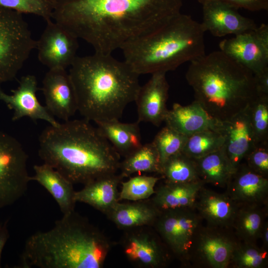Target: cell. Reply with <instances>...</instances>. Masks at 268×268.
<instances>
[{
	"label": "cell",
	"instance_id": "cell-1",
	"mask_svg": "<svg viewBox=\"0 0 268 268\" xmlns=\"http://www.w3.org/2000/svg\"><path fill=\"white\" fill-rule=\"evenodd\" d=\"M52 18L94 52L112 54L181 13L182 0H53Z\"/></svg>",
	"mask_w": 268,
	"mask_h": 268
},
{
	"label": "cell",
	"instance_id": "cell-2",
	"mask_svg": "<svg viewBox=\"0 0 268 268\" xmlns=\"http://www.w3.org/2000/svg\"><path fill=\"white\" fill-rule=\"evenodd\" d=\"M38 154L73 184L117 173L120 154L98 127L85 119L50 125L41 134Z\"/></svg>",
	"mask_w": 268,
	"mask_h": 268
},
{
	"label": "cell",
	"instance_id": "cell-3",
	"mask_svg": "<svg viewBox=\"0 0 268 268\" xmlns=\"http://www.w3.org/2000/svg\"><path fill=\"white\" fill-rule=\"evenodd\" d=\"M112 246L102 231L74 210L49 230L27 238L19 267L102 268Z\"/></svg>",
	"mask_w": 268,
	"mask_h": 268
},
{
	"label": "cell",
	"instance_id": "cell-4",
	"mask_svg": "<svg viewBox=\"0 0 268 268\" xmlns=\"http://www.w3.org/2000/svg\"><path fill=\"white\" fill-rule=\"evenodd\" d=\"M70 67L77 111L84 119L95 123L119 120L126 107L134 101L140 86L139 75L124 60L94 52L77 56Z\"/></svg>",
	"mask_w": 268,
	"mask_h": 268
},
{
	"label": "cell",
	"instance_id": "cell-5",
	"mask_svg": "<svg viewBox=\"0 0 268 268\" xmlns=\"http://www.w3.org/2000/svg\"><path fill=\"white\" fill-rule=\"evenodd\" d=\"M186 78L195 100L219 121L243 110L257 96L254 74L220 50L190 62Z\"/></svg>",
	"mask_w": 268,
	"mask_h": 268
},
{
	"label": "cell",
	"instance_id": "cell-6",
	"mask_svg": "<svg viewBox=\"0 0 268 268\" xmlns=\"http://www.w3.org/2000/svg\"><path fill=\"white\" fill-rule=\"evenodd\" d=\"M204 32L201 23L180 13L121 50L124 60L138 75L167 73L205 54Z\"/></svg>",
	"mask_w": 268,
	"mask_h": 268
},
{
	"label": "cell",
	"instance_id": "cell-7",
	"mask_svg": "<svg viewBox=\"0 0 268 268\" xmlns=\"http://www.w3.org/2000/svg\"><path fill=\"white\" fill-rule=\"evenodd\" d=\"M36 46L22 14L0 7V86L15 78Z\"/></svg>",
	"mask_w": 268,
	"mask_h": 268
},
{
	"label": "cell",
	"instance_id": "cell-8",
	"mask_svg": "<svg viewBox=\"0 0 268 268\" xmlns=\"http://www.w3.org/2000/svg\"><path fill=\"white\" fill-rule=\"evenodd\" d=\"M204 225L193 207L161 211L152 227L171 255L187 264L196 237Z\"/></svg>",
	"mask_w": 268,
	"mask_h": 268
},
{
	"label": "cell",
	"instance_id": "cell-9",
	"mask_svg": "<svg viewBox=\"0 0 268 268\" xmlns=\"http://www.w3.org/2000/svg\"><path fill=\"white\" fill-rule=\"evenodd\" d=\"M27 160L18 140L0 131V209L13 204L26 192L31 181Z\"/></svg>",
	"mask_w": 268,
	"mask_h": 268
},
{
	"label": "cell",
	"instance_id": "cell-10",
	"mask_svg": "<svg viewBox=\"0 0 268 268\" xmlns=\"http://www.w3.org/2000/svg\"><path fill=\"white\" fill-rule=\"evenodd\" d=\"M239 242L232 228L204 224L193 244L188 263L209 268H229L234 250Z\"/></svg>",
	"mask_w": 268,
	"mask_h": 268
},
{
	"label": "cell",
	"instance_id": "cell-11",
	"mask_svg": "<svg viewBox=\"0 0 268 268\" xmlns=\"http://www.w3.org/2000/svg\"><path fill=\"white\" fill-rule=\"evenodd\" d=\"M120 244L126 258L134 265L144 268L166 266L171 254L152 226L124 230Z\"/></svg>",
	"mask_w": 268,
	"mask_h": 268
},
{
	"label": "cell",
	"instance_id": "cell-12",
	"mask_svg": "<svg viewBox=\"0 0 268 268\" xmlns=\"http://www.w3.org/2000/svg\"><path fill=\"white\" fill-rule=\"evenodd\" d=\"M220 50L254 74L268 68V25L262 24L254 30L225 39Z\"/></svg>",
	"mask_w": 268,
	"mask_h": 268
},
{
	"label": "cell",
	"instance_id": "cell-13",
	"mask_svg": "<svg viewBox=\"0 0 268 268\" xmlns=\"http://www.w3.org/2000/svg\"><path fill=\"white\" fill-rule=\"evenodd\" d=\"M38 41V58L49 69H66L77 57L78 38L64 27L51 20Z\"/></svg>",
	"mask_w": 268,
	"mask_h": 268
},
{
	"label": "cell",
	"instance_id": "cell-14",
	"mask_svg": "<svg viewBox=\"0 0 268 268\" xmlns=\"http://www.w3.org/2000/svg\"><path fill=\"white\" fill-rule=\"evenodd\" d=\"M37 85L34 75L23 76L19 81L18 87L12 90L10 95L5 93L0 86V101L13 111L11 118L13 121L26 117L33 121L43 120L50 125L57 126L60 123L46 107L41 104L37 97Z\"/></svg>",
	"mask_w": 268,
	"mask_h": 268
},
{
	"label": "cell",
	"instance_id": "cell-15",
	"mask_svg": "<svg viewBox=\"0 0 268 268\" xmlns=\"http://www.w3.org/2000/svg\"><path fill=\"white\" fill-rule=\"evenodd\" d=\"M248 106L230 119L221 121L219 130L224 138L222 148L236 170L247 155L256 146Z\"/></svg>",
	"mask_w": 268,
	"mask_h": 268
},
{
	"label": "cell",
	"instance_id": "cell-16",
	"mask_svg": "<svg viewBox=\"0 0 268 268\" xmlns=\"http://www.w3.org/2000/svg\"><path fill=\"white\" fill-rule=\"evenodd\" d=\"M42 90L48 111L64 121L77 111L75 91L65 69H49L43 80Z\"/></svg>",
	"mask_w": 268,
	"mask_h": 268
},
{
	"label": "cell",
	"instance_id": "cell-17",
	"mask_svg": "<svg viewBox=\"0 0 268 268\" xmlns=\"http://www.w3.org/2000/svg\"><path fill=\"white\" fill-rule=\"evenodd\" d=\"M166 74L153 73L144 85L140 86L134 100L138 123L148 122L159 127L164 122L168 110L166 104L169 89Z\"/></svg>",
	"mask_w": 268,
	"mask_h": 268
},
{
	"label": "cell",
	"instance_id": "cell-18",
	"mask_svg": "<svg viewBox=\"0 0 268 268\" xmlns=\"http://www.w3.org/2000/svg\"><path fill=\"white\" fill-rule=\"evenodd\" d=\"M202 5L204 31L216 37L234 35L255 29L257 26L252 19L239 14L237 9L218 0H206Z\"/></svg>",
	"mask_w": 268,
	"mask_h": 268
},
{
	"label": "cell",
	"instance_id": "cell-19",
	"mask_svg": "<svg viewBox=\"0 0 268 268\" xmlns=\"http://www.w3.org/2000/svg\"><path fill=\"white\" fill-rule=\"evenodd\" d=\"M239 206L225 192L218 193L203 186L199 191L194 205L206 225L232 228Z\"/></svg>",
	"mask_w": 268,
	"mask_h": 268
},
{
	"label": "cell",
	"instance_id": "cell-20",
	"mask_svg": "<svg viewBox=\"0 0 268 268\" xmlns=\"http://www.w3.org/2000/svg\"><path fill=\"white\" fill-rule=\"evenodd\" d=\"M225 192L239 205L268 203V178L242 163L232 175Z\"/></svg>",
	"mask_w": 268,
	"mask_h": 268
},
{
	"label": "cell",
	"instance_id": "cell-21",
	"mask_svg": "<svg viewBox=\"0 0 268 268\" xmlns=\"http://www.w3.org/2000/svg\"><path fill=\"white\" fill-rule=\"evenodd\" d=\"M164 122L166 126L188 136L206 130L219 132L221 124V121L210 115L196 100L185 106L174 103L168 110Z\"/></svg>",
	"mask_w": 268,
	"mask_h": 268
},
{
	"label": "cell",
	"instance_id": "cell-22",
	"mask_svg": "<svg viewBox=\"0 0 268 268\" xmlns=\"http://www.w3.org/2000/svg\"><path fill=\"white\" fill-rule=\"evenodd\" d=\"M123 179L117 173L98 178L75 191V200L106 214L119 201L118 186Z\"/></svg>",
	"mask_w": 268,
	"mask_h": 268
},
{
	"label": "cell",
	"instance_id": "cell-23",
	"mask_svg": "<svg viewBox=\"0 0 268 268\" xmlns=\"http://www.w3.org/2000/svg\"><path fill=\"white\" fill-rule=\"evenodd\" d=\"M160 211L148 199L117 202L105 214L123 230L143 226H152Z\"/></svg>",
	"mask_w": 268,
	"mask_h": 268
},
{
	"label": "cell",
	"instance_id": "cell-24",
	"mask_svg": "<svg viewBox=\"0 0 268 268\" xmlns=\"http://www.w3.org/2000/svg\"><path fill=\"white\" fill-rule=\"evenodd\" d=\"M35 181L43 186L53 197L63 214L74 210L75 193L73 184L58 171L44 163L33 167Z\"/></svg>",
	"mask_w": 268,
	"mask_h": 268
},
{
	"label": "cell",
	"instance_id": "cell-25",
	"mask_svg": "<svg viewBox=\"0 0 268 268\" xmlns=\"http://www.w3.org/2000/svg\"><path fill=\"white\" fill-rule=\"evenodd\" d=\"M204 186L205 184L202 181L189 183L165 181L155 187V193L150 199L160 212L193 207L198 192Z\"/></svg>",
	"mask_w": 268,
	"mask_h": 268
},
{
	"label": "cell",
	"instance_id": "cell-26",
	"mask_svg": "<svg viewBox=\"0 0 268 268\" xmlns=\"http://www.w3.org/2000/svg\"><path fill=\"white\" fill-rule=\"evenodd\" d=\"M268 215V203L239 205L232 229L239 241L257 244Z\"/></svg>",
	"mask_w": 268,
	"mask_h": 268
},
{
	"label": "cell",
	"instance_id": "cell-27",
	"mask_svg": "<svg viewBox=\"0 0 268 268\" xmlns=\"http://www.w3.org/2000/svg\"><path fill=\"white\" fill-rule=\"evenodd\" d=\"M95 123L120 156L126 157L142 145L137 121L123 123L119 120H112Z\"/></svg>",
	"mask_w": 268,
	"mask_h": 268
},
{
	"label": "cell",
	"instance_id": "cell-28",
	"mask_svg": "<svg viewBox=\"0 0 268 268\" xmlns=\"http://www.w3.org/2000/svg\"><path fill=\"white\" fill-rule=\"evenodd\" d=\"M200 179L205 185L226 188L235 170L221 147L201 158L194 159Z\"/></svg>",
	"mask_w": 268,
	"mask_h": 268
},
{
	"label": "cell",
	"instance_id": "cell-29",
	"mask_svg": "<svg viewBox=\"0 0 268 268\" xmlns=\"http://www.w3.org/2000/svg\"><path fill=\"white\" fill-rule=\"evenodd\" d=\"M119 174L124 178L137 173L161 174L159 153L152 142L142 144L120 162Z\"/></svg>",
	"mask_w": 268,
	"mask_h": 268
},
{
	"label": "cell",
	"instance_id": "cell-30",
	"mask_svg": "<svg viewBox=\"0 0 268 268\" xmlns=\"http://www.w3.org/2000/svg\"><path fill=\"white\" fill-rule=\"evenodd\" d=\"M165 181L189 183L201 181L199 177L195 162L183 152L168 158L161 167V174Z\"/></svg>",
	"mask_w": 268,
	"mask_h": 268
},
{
	"label": "cell",
	"instance_id": "cell-31",
	"mask_svg": "<svg viewBox=\"0 0 268 268\" xmlns=\"http://www.w3.org/2000/svg\"><path fill=\"white\" fill-rule=\"evenodd\" d=\"M223 143L224 138L219 132L206 130L188 136L182 152L196 159L220 149Z\"/></svg>",
	"mask_w": 268,
	"mask_h": 268
},
{
	"label": "cell",
	"instance_id": "cell-32",
	"mask_svg": "<svg viewBox=\"0 0 268 268\" xmlns=\"http://www.w3.org/2000/svg\"><path fill=\"white\" fill-rule=\"evenodd\" d=\"M268 262V250L257 244L239 241L234 250L229 268H264Z\"/></svg>",
	"mask_w": 268,
	"mask_h": 268
},
{
	"label": "cell",
	"instance_id": "cell-33",
	"mask_svg": "<svg viewBox=\"0 0 268 268\" xmlns=\"http://www.w3.org/2000/svg\"><path fill=\"white\" fill-rule=\"evenodd\" d=\"M160 178L137 175L122 181L119 201H138L150 198L155 193L156 184Z\"/></svg>",
	"mask_w": 268,
	"mask_h": 268
},
{
	"label": "cell",
	"instance_id": "cell-34",
	"mask_svg": "<svg viewBox=\"0 0 268 268\" xmlns=\"http://www.w3.org/2000/svg\"><path fill=\"white\" fill-rule=\"evenodd\" d=\"M248 108L256 145L268 143V95H257Z\"/></svg>",
	"mask_w": 268,
	"mask_h": 268
},
{
	"label": "cell",
	"instance_id": "cell-35",
	"mask_svg": "<svg viewBox=\"0 0 268 268\" xmlns=\"http://www.w3.org/2000/svg\"><path fill=\"white\" fill-rule=\"evenodd\" d=\"M187 138L166 125L157 134L152 142L159 153L161 167L168 158L182 152Z\"/></svg>",
	"mask_w": 268,
	"mask_h": 268
},
{
	"label": "cell",
	"instance_id": "cell-36",
	"mask_svg": "<svg viewBox=\"0 0 268 268\" xmlns=\"http://www.w3.org/2000/svg\"><path fill=\"white\" fill-rule=\"evenodd\" d=\"M0 7L21 14L39 16L46 21L51 20L53 10V0H0Z\"/></svg>",
	"mask_w": 268,
	"mask_h": 268
},
{
	"label": "cell",
	"instance_id": "cell-37",
	"mask_svg": "<svg viewBox=\"0 0 268 268\" xmlns=\"http://www.w3.org/2000/svg\"><path fill=\"white\" fill-rule=\"evenodd\" d=\"M244 159L251 170L268 178V143L256 145Z\"/></svg>",
	"mask_w": 268,
	"mask_h": 268
},
{
	"label": "cell",
	"instance_id": "cell-38",
	"mask_svg": "<svg viewBox=\"0 0 268 268\" xmlns=\"http://www.w3.org/2000/svg\"><path fill=\"white\" fill-rule=\"evenodd\" d=\"M237 9L244 8L252 11L268 9V0H218Z\"/></svg>",
	"mask_w": 268,
	"mask_h": 268
},
{
	"label": "cell",
	"instance_id": "cell-39",
	"mask_svg": "<svg viewBox=\"0 0 268 268\" xmlns=\"http://www.w3.org/2000/svg\"><path fill=\"white\" fill-rule=\"evenodd\" d=\"M254 77L257 95H268V68L254 74Z\"/></svg>",
	"mask_w": 268,
	"mask_h": 268
},
{
	"label": "cell",
	"instance_id": "cell-40",
	"mask_svg": "<svg viewBox=\"0 0 268 268\" xmlns=\"http://www.w3.org/2000/svg\"><path fill=\"white\" fill-rule=\"evenodd\" d=\"M8 220L0 223V268H1V258L3 249L9 237L7 228Z\"/></svg>",
	"mask_w": 268,
	"mask_h": 268
},
{
	"label": "cell",
	"instance_id": "cell-41",
	"mask_svg": "<svg viewBox=\"0 0 268 268\" xmlns=\"http://www.w3.org/2000/svg\"><path fill=\"white\" fill-rule=\"evenodd\" d=\"M262 242V246L268 250V220L265 222L263 228L262 229L260 239Z\"/></svg>",
	"mask_w": 268,
	"mask_h": 268
},
{
	"label": "cell",
	"instance_id": "cell-42",
	"mask_svg": "<svg viewBox=\"0 0 268 268\" xmlns=\"http://www.w3.org/2000/svg\"><path fill=\"white\" fill-rule=\"evenodd\" d=\"M201 4H203L206 0H197Z\"/></svg>",
	"mask_w": 268,
	"mask_h": 268
}]
</instances>
